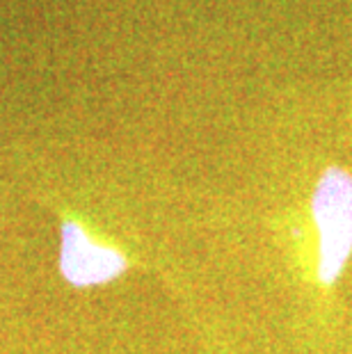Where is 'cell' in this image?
Segmentation results:
<instances>
[{
	"label": "cell",
	"mask_w": 352,
	"mask_h": 354,
	"mask_svg": "<svg viewBox=\"0 0 352 354\" xmlns=\"http://www.w3.org/2000/svg\"><path fill=\"white\" fill-rule=\"evenodd\" d=\"M311 224L316 231V279L332 288L352 259V171L332 165L313 185Z\"/></svg>",
	"instance_id": "1"
},
{
	"label": "cell",
	"mask_w": 352,
	"mask_h": 354,
	"mask_svg": "<svg viewBox=\"0 0 352 354\" xmlns=\"http://www.w3.org/2000/svg\"><path fill=\"white\" fill-rule=\"evenodd\" d=\"M57 270L71 288L87 290L122 279L131 270V259L117 245L89 231L78 217L62 215Z\"/></svg>",
	"instance_id": "2"
}]
</instances>
